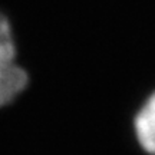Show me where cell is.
<instances>
[{"label": "cell", "mask_w": 155, "mask_h": 155, "mask_svg": "<svg viewBox=\"0 0 155 155\" xmlns=\"http://www.w3.org/2000/svg\"><path fill=\"white\" fill-rule=\"evenodd\" d=\"M135 137L141 148L155 155V92L148 96L134 121Z\"/></svg>", "instance_id": "cell-2"}, {"label": "cell", "mask_w": 155, "mask_h": 155, "mask_svg": "<svg viewBox=\"0 0 155 155\" xmlns=\"http://www.w3.org/2000/svg\"><path fill=\"white\" fill-rule=\"evenodd\" d=\"M28 72L16 62V45L9 19L0 13V108L26 89Z\"/></svg>", "instance_id": "cell-1"}]
</instances>
